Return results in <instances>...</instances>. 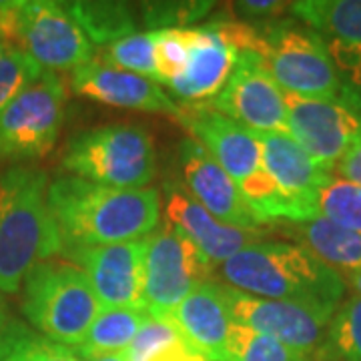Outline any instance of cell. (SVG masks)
Listing matches in <instances>:
<instances>
[{
	"instance_id": "f1b7e54d",
	"label": "cell",
	"mask_w": 361,
	"mask_h": 361,
	"mask_svg": "<svg viewBox=\"0 0 361 361\" xmlns=\"http://www.w3.org/2000/svg\"><path fill=\"white\" fill-rule=\"evenodd\" d=\"M101 63L159 82L155 65V32H135L109 44L103 51Z\"/></svg>"
},
{
	"instance_id": "d590c367",
	"label": "cell",
	"mask_w": 361,
	"mask_h": 361,
	"mask_svg": "<svg viewBox=\"0 0 361 361\" xmlns=\"http://www.w3.org/2000/svg\"><path fill=\"white\" fill-rule=\"evenodd\" d=\"M147 361H209L205 355H201L195 348H191L183 336L169 343L163 349H159Z\"/></svg>"
},
{
	"instance_id": "7402d4cb",
	"label": "cell",
	"mask_w": 361,
	"mask_h": 361,
	"mask_svg": "<svg viewBox=\"0 0 361 361\" xmlns=\"http://www.w3.org/2000/svg\"><path fill=\"white\" fill-rule=\"evenodd\" d=\"M65 8L77 20L92 47H109L137 32V18L127 2L77 0L65 2Z\"/></svg>"
},
{
	"instance_id": "7c38bea8",
	"label": "cell",
	"mask_w": 361,
	"mask_h": 361,
	"mask_svg": "<svg viewBox=\"0 0 361 361\" xmlns=\"http://www.w3.org/2000/svg\"><path fill=\"white\" fill-rule=\"evenodd\" d=\"M209 106L255 133H287L285 92L257 52L239 51L225 87Z\"/></svg>"
},
{
	"instance_id": "ab89813d",
	"label": "cell",
	"mask_w": 361,
	"mask_h": 361,
	"mask_svg": "<svg viewBox=\"0 0 361 361\" xmlns=\"http://www.w3.org/2000/svg\"><path fill=\"white\" fill-rule=\"evenodd\" d=\"M8 49H11V47H8V44H6V42H4V40L0 39V56H2V54H4V52L8 51Z\"/></svg>"
},
{
	"instance_id": "8992f818",
	"label": "cell",
	"mask_w": 361,
	"mask_h": 361,
	"mask_svg": "<svg viewBox=\"0 0 361 361\" xmlns=\"http://www.w3.org/2000/svg\"><path fill=\"white\" fill-rule=\"evenodd\" d=\"M0 39L28 54L47 73L75 71L94 59L77 20L54 0L0 2Z\"/></svg>"
},
{
	"instance_id": "30bf717a",
	"label": "cell",
	"mask_w": 361,
	"mask_h": 361,
	"mask_svg": "<svg viewBox=\"0 0 361 361\" xmlns=\"http://www.w3.org/2000/svg\"><path fill=\"white\" fill-rule=\"evenodd\" d=\"M287 135L327 171L361 135V92L348 85L339 99H307L285 94Z\"/></svg>"
},
{
	"instance_id": "60d3db41",
	"label": "cell",
	"mask_w": 361,
	"mask_h": 361,
	"mask_svg": "<svg viewBox=\"0 0 361 361\" xmlns=\"http://www.w3.org/2000/svg\"><path fill=\"white\" fill-rule=\"evenodd\" d=\"M311 361H315V360H313V357H311Z\"/></svg>"
},
{
	"instance_id": "2e32d148",
	"label": "cell",
	"mask_w": 361,
	"mask_h": 361,
	"mask_svg": "<svg viewBox=\"0 0 361 361\" xmlns=\"http://www.w3.org/2000/svg\"><path fill=\"white\" fill-rule=\"evenodd\" d=\"M71 87L80 97L118 109L173 116H179L180 113V104L173 97H169L159 82L104 65L97 59L73 71Z\"/></svg>"
},
{
	"instance_id": "277c9868",
	"label": "cell",
	"mask_w": 361,
	"mask_h": 361,
	"mask_svg": "<svg viewBox=\"0 0 361 361\" xmlns=\"http://www.w3.org/2000/svg\"><path fill=\"white\" fill-rule=\"evenodd\" d=\"M20 289V311L32 329L71 349L82 343L103 310L87 273L66 259L40 261Z\"/></svg>"
},
{
	"instance_id": "ba28073f",
	"label": "cell",
	"mask_w": 361,
	"mask_h": 361,
	"mask_svg": "<svg viewBox=\"0 0 361 361\" xmlns=\"http://www.w3.org/2000/svg\"><path fill=\"white\" fill-rule=\"evenodd\" d=\"M65 113V80L44 71L0 111V163L49 155L63 130Z\"/></svg>"
},
{
	"instance_id": "5bb4252c",
	"label": "cell",
	"mask_w": 361,
	"mask_h": 361,
	"mask_svg": "<svg viewBox=\"0 0 361 361\" xmlns=\"http://www.w3.org/2000/svg\"><path fill=\"white\" fill-rule=\"evenodd\" d=\"M177 118L191 133V139L199 142L235 180L237 189L263 169L257 135L229 116L221 115L213 106L203 103L185 104Z\"/></svg>"
},
{
	"instance_id": "6da1fadb",
	"label": "cell",
	"mask_w": 361,
	"mask_h": 361,
	"mask_svg": "<svg viewBox=\"0 0 361 361\" xmlns=\"http://www.w3.org/2000/svg\"><path fill=\"white\" fill-rule=\"evenodd\" d=\"M49 209L63 251L139 241L159 227L161 193L155 187L113 189L73 175L49 183Z\"/></svg>"
},
{
	"instance_id": "f546056e",
	"label": "cell",
	"mask_w": 361,
	"mask_h": 361,
	"mask_svg": "<svg viewBox=\"0 0 361 361\" xmlns=\"http://www.w3.org/2000/svg\"><path fill=\"white\" fill-rule=\"evenodd\" d=\"M215 2L205 0H177V2H145L141 4L142 25L149 30L189 28L211 13Z\"/></svg>"
},
{
	"instance_id": "4fadbf2b",
	"label": "cell",
	"mask_w": 361,
	"mask_h": 361,
	"mask_svg": "<svg viewBox=\"0 0 361 361\" xmlns=\"http://www.w3.org/2000/svg\"><path fill=\"white\" fill-rule=\"evenodd\" d=\"M87 273L103 310H145L142 305V259L145 239L113 245L78 247L63 253Z\"/></svg>"
},
{
	"instance_id": "b9f144b4",
	"label": "cell",
	"mask_w": 361,
	"mask_h": 361,
	"mask_svg": "<svg viewBox=\"0 0 361 361\" xmlns=\"http://www.w3.org/2000/svg\"><path fill=\"white\" fill-rule=\"evenodd\" d=\"M360 92H361V90H360Z\"/></svg>"
},
{
	"instance_id": "8d00e7d4",
	"label": "cell",
	"mask_w": 361,
	"mask_h": 361,
	"mask_svg": "<svg viewBox=\"0 0 361 361\" xmlns=\"http://www.w3.org/2000/svg\"><path fill=\"white\" fill-rule=\"evenodd\" d=\"M11 322H13V315H11V311H8V303H6V299L0 293V336H2V331L8 327V323Z\"/></svg>"
},
{
	"instance_id": "e575fe53",
	"label": "cell",
	"mask_w": 361,
	"mask_h": 361,
	"mask_svg": "<svg viewBox=\"0 0 361 361\" xmlns=\"http://www.w3.org/2000/svg\"><path fill=\"white\" fill-rule=\"evenodd\" d=\"M336 173L339 179L349 180L361 187V135L348 149V153L339 159L336 165Z\"/></svg>"
},
{
	"instance_id": "1f68e13d",
	"label": "cell",
	"mask_w": 361,
	"mask_h": 361,
	"mask_svg": "<svg viewBox=\"0 0 361 361\" xmlns=\"http://www.w3.org/2000/svg\"><path fill=\"white\" fill-rule=\"evenodd\" d=\"M42 73L44 71L23 51L8 49L4 52L0 56V111Z\"/></svg>"
},
{
	"instance_id": "4316f807",
	"label": "cell",
	"mask_w": 361,
	"mask_h": 361,
	"mask_svg": "<svg viewBox=\"0 0 361 361\" xmlns=\"http://www.w3.org/2000/svg\"><path fill=\"white\" fill-rule=\"evenodd\" d=\"M227 349L231 361H311L313 357L291 349L275 337L257 334L237 323H233Z\"/></svg>"
},
{
	"instance_id": "d6986e66",
	"label": "cell",
	"mask_w": 361,
	"mask_h": 361,
	"mask_svg": "<svg viewBox=\"0 0 361 361\" xmlns=\"http://www.w3.org/2000/svg\"><path fill=\"white\" fill-rule=\"evenodd\" d=\"M167 319L173 322L183 339L209 361H231L227 343L233 319L219 283L199 285Z\"/></svg>"
},
{
	"instance_id": "f35d334b",
	"label": "cell",
	"mask_w": 361,
	"mask_h": 361,
	"mask_svg": "<svg viewBox=\"0 0 361 361\" xmlns=\"http://www.w3.org/2000/svg\"><path fill=\"white\" fill-rule=\"evenodd\" d=\"M348 283L357 291V295H361V271H357V273H348Z\"/></svg>"
},
{
	"instance_id": "8fae6325",
	"label": "cell",
	"mask_w": 361,
	"mask_h": 361,
	"mask_svg": "<svg viewBox=\"0 0 361 361\" xmlns=\"http://www.w3.org/2000/svg\"><path fill=\"white\" fill-rule=\"evenodd\" d=\"M219 287L233 323L275 337L305 355H313L319 349L334 317V313L305 303L253 297L225 283Z\"/></svg>"
},
{
	"instance_id": "ffe728a7",
	"label": "cell",
	"mask_w": 361,
	"mask_h": 361,
	"mask_svg": "<svg viewBox=\"0 0 361 361\" xmlns=\"http://www.w3.org/2000/svg\"><path fill=\"white\" fill-rule=\"evenodd\" d=\"M167 223L177 227L213 265L237 255L247 245L263 241L261 231H245L217 221L205 207L180 189H171L165 205Z\"/></svg>"
},
{
	"instance_id": "83f0119b",
	"label": "cell",
	"mask_w": 361,
	"mask_h": 361,
	"mask_svg": "<svg viewBox=\"0 0 361 361\" xmlns=\"http://www.w3.org/2000/svg\"><path fill=\"white\" fill-rule=\"evenodd\" d=\"M317 211L323 219L349 231L361 233V187L331 177L319 191Z\"/></svg>"
},
{
	"instance_id": "836d02e7",
	"label": "cell",
	"mask_w": 361,
	"mask_h": 361,
	"mask_svg": "<svg viewBox=\"0 0 361 361\" xmlns=\"http://www.w3.org/2000/svg\"><path fill=\"white\" fill-rule=\"evenodd\" d=\"M289 4L285 2H277V0H243V2H237L235 8L241 14H245L249 18H257V20H275V16L283 13Z\"/></svg>"
},
{
	"instance_id": "44dd1931",
	"label": "cell",
	"mask_w": 361,
	"mask_h": 361,
	"mask_svg": "<svg viewBox=\"0 0 361 361\" xmlns=\"http://www.w3.org/2000/svg\"><path fill=\"white\" fill-rule=\"evenodd\" d=\"M289 6L299 23L322 35L327 47L361 51V0H301Z\"/></svg>"
},
{
	"instance_id": "74e56055",
	"label": "cell",
	"mask_w": 361,
	"mask_h": 361,
	"mask_svg": "<svg viewBox=\"0 0 361 361\" xmlns=\"http://www.w3.org/2000/svg\"><path fill=\"white\" fill-rule=\"evenodd\" d=\"M80 361H127L125 353H109V355H99V357H90V360Z\"/></svg>"
},
{
	"instance_id": "cb8c5ba5",
	"label": "cell",
	"mask_w": 361,
	"mask_h": 361,
	"mask_svg": "<svg viewBox=\"0 0 361 361\" xmlns=\"http://www.w3.org/2000/svg\"><path fill=\"white\" fill-rule=\"evenodd\" d=\"M147 317L149 313L145 310H101L82 343L73 351L77 353L78 360H90L109 353H125Z\"/></svg>"
},
{
	"instance_id": "7a4b0ae2",
	"label": "cell",
	"mask_w": 361,
	"mask_h": 361,
	"mask_svg": "<svg viewBox=\"0 0 361 361\" xmlns=\"http://www.w3.org/2000/svg\"><path fill=\"white\" fill-rule=\"evenodd\" d=\"M217 273L237 291L263 299L305 303L336 313L345 295L343 277L307 247L285 241H257L217 265Z\"/></svg>"
},
{
	"instance_id": "9c48e42d",
	"label": "cell",
	"mask_w": 361,
	"mask_h": 361,
	"mask_svg": "<svg viewBox=\"0 0 361 361\" xmlns=\"http://www.w3.org/2000/svg\"><path fill=\"white\" fill-rule=\"evenodd\" d=\"M142 271L145 311L153 317L167 319L185 297L199 285L211 281L215 265L191 239L165 221L145 237Z\"/></svg>"
},
{
	"instance_id": "52a82bcc",
	"label": "cell",
	"mask_w": 361,
	"mask_h": 361,
	"mask_svg": "<svg viewBox=\"0 0 361 361\" xmlns=\"http://www.w3.org/2000/svg\"><path fill=\"white\" fill-rule=\"evenodd\" d=\"M259 56L285 94L339 99L348 89L322 35L299 20L259 23Z\"/></svg>"
},
{
	"instance_id": "e0dca14e",
	"label": "cell",
	"mask_w": 361,
	"mask_h": 361,
	"mask_svg": "<svg viewBox=\"0 0 361 361\" xmlns=\"http://www.w3.org/2000/svg\"><path fill=\"white\" fill-rule=\"evenodd\" d=\"M255 133V130H253ZM261 145V163L275 185L293 203L307 211L311 219L319 217L317 199L331 171L313 161L305 149L287 133H255Z\"/></svg>"
},
{
	"instance_id": "4dcf8cb0",
	"label": "cell",
	"mask_w": 361,
	"mask_h": 361,
	"mask_svg": "<svg viewBox=\"0 0 361 361\" xmlns=\"http://www.w3.org/2000/svg\"><path fill=\"white\" fill-rule=\"evenodd\" d=\"M155 32V65L159 85H169L187 68L191 56V26Z\"/></svg>"
},
{
	"instance_id": "ac0fdd59",
	"label": "cell",
	"mask_w": 361,
	"mask_h": 361,
	"mask_svg": "<svg viewBox=\"0 0 361 361\" xmlns=\"http://www.w3.org/2000/svg\"><path fill=\"white\" fill-rule=\"evenodd\" d=\"M237 54L239 49L209 23L191 26V56L187 68L167 85L171 94L187 104L215 99L231 75Z\"/></svg>"
},
{
	"instance_id": "484cf974",
	"label": "cell",
	"mask_w": 361,
	"mask_h": 361,
	"mask_svg": "<svg viewBox=\"0 0 361 361\" xmlns=\"http://www.w3.org/2000/svg\"><path fill=\"white\" fill-rule=\"evenodd\" d=\"M0 361H80L66 345H61L14 319L0 336Z\"/></svg>"
},
{
	"instance_id": "9a60e30c",
	"label": "cell",
	"mask_w": 361,
	"mask_h": 361,
	"mask_svg": "<svg viewBox=\"0 0 361 361\" xmlns=\"http://www.w3.org/2000/svg\"><path fill=\"white\" fill-rule=\"evenodd\" d=\"M179 169L189 195L215 219L245 231H259L263 227L235 180L191 137L179 145Z\"/></svg>"
},
{
	"instance_id": "d6a6232c",
	"label": "cell",
	"mask_w": 361,
	"mask_h": 361,
	"mask_svg": "<svg viewBox=\"0 0 361 361\" xmlns=\"http://www.w3.org/2000/svg\"><path fill=\"white\" fill-rule=\"evenodd\" d=\"M179 337L180 334L173 325V322L149 315L139 327L137 336L133 337L130 345L125 351V357H127V361H147L159 349L173 343Z\"/></svg>"
},
{
	"instance_id": "5b68a950",
	"label": "cell",
	"mask_w": 361,
	"mask_h": 361,
	"mask_svg": "<svg viewBox=\"0 0 361 361\" xmlns=\"http://www.w3.org/2000/svg\"><path fill=\"white\" fill-rule=\"evenodd\" d=\"M63 169L73 177L113 189H145L157 173L149 130L139 125H104L66 142Z\"/></svg>"
},
{
	"instance_id": "3957f363",
	"label": "cell",
	"mask_w": 361,
	"mask_h": 361,
	"mask_svg": "<svg viewBox=\"0 0 361 361\" xmlns=\"http://www.w3.org/2000/svg\"><path fill=\"white\" fill-rule=\"evenodd\" d=\"M49 177L30 165L0 173V293L14 295L28 271L61 255L63 241L49 209Z\"/></svg>"
},
{
	"instance_id": "d4e9b609",
	"label": "cell",
	"mask_w": 361,
	"mask_h": 361,
	"mask_svg": "<svg viewBox=\"0 0 361 361\" xmlns=\"http://www.w3.org/2000/svg\"><path fill=\"white\" fill-rule=\"evenodd\" d=\"M315 361H361V295H351L339 303Z\"/></svg>"
},
{
	"instance_id": "603a6c76",
	"label": "cell",
	"mask_w": 361,
	"mask_h": 361,
	"mask_svg": "<svg viewBox=\"0 0 361 361\" xmlns=\"http://www.w3.org/2000/svg\"><path fill=\"white\" fill-rule=\"evenodd\" d=\"M297 237L331 269H343L348 273L361 271V233L349 231L331 221L317 217L310 223L297 225Z\"/></svg>"
}]
</instances>
